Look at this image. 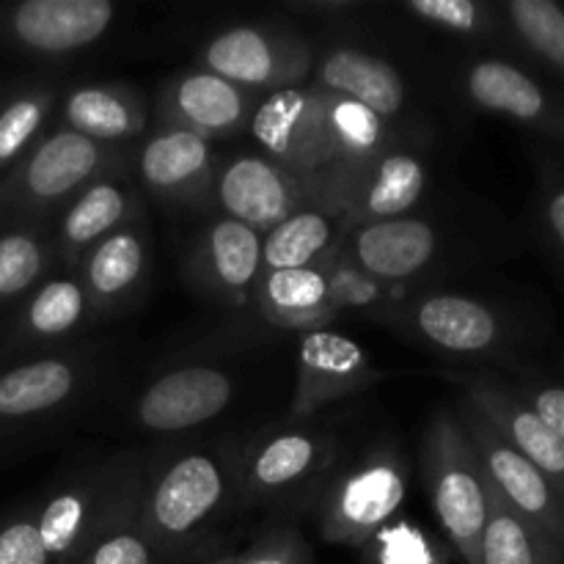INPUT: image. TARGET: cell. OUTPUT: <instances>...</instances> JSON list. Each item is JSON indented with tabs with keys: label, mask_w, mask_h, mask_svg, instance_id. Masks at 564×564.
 Listing matches in <instances>:
<instances>
[{
	"label": "cell",
	"mask_w": 564,
	"mask_h": 564,
	"mask_svg": "<svg viewBox=\"0 0 564 564\" xmlns=\"http://www.w3.org/2000/svg\"><path fill=\"white\" fill-rule=\"evenodd\" d=\"M248 135L336 209H345L358 171L397 143L394 127L378 113L308 83L259 97Z\"/></svg>",
	"instance_id": "cell-1"
},
{
	"label": "cell",
	"mask_w": 564,
	"mask_h": 564,
	"mask_svg": "<svg viewBox=\"0 0 564 564\" xmlns=\"http://www.w3.org/2000/svg\"><path fill=\"white\" fill-rule=\"evenodd\" d=\"M240 449L237 441H220L143 457L135 518L169 564L242 512Z\"/></svg>",
	"instance_id": "cell-2"
},
{
	"label": "cell",
	"mask_w": 564,
	"mask_h": 564,
	"mask_svg": "<svg viewBox=\"0 0 564 564\" xmlns=\"http://www.w3.org/2000/svg\"><path fill=\"white\" fill-rule=\"evenodd\" d=\"M127 163L132 158L124 149L94 143L61 124L44 132L0 176V231L50 226L88 182Z\"/></svg>",
	"instance_id": "cell-3"
},
{
	"label": "cell",
	"mask_w": 564,
	"mask_h": 564,
	"mask_svg": "<svg viewBox=\"0 0 564 564\" xmlns=\"http://www.w3.org/2000/svg\"><path fill=\"white\" fill-rule=\"evenodd\" d=\"M141 455H110L86 463L31 501L50 564H72L110 521L130 510L141 488Z\"/></svg>",
	"instance_id": "cell-4"
},
{
	"label": "cell",
	"mask_w": 564,
	"mask_h": 564,
	"mask_svg": "<svg viewBox=\"0 0 564 564\" xmlns=\"http://www.w3.org/2000/svg\"><path fill=\"white\" fill-rule=\"evenodd\" d=\"M422 474L444 543L463 564H479L490 485L457 408H438L430 419Z\"/></svg>",
	"instance_id": "cell-5"
},
{
	"label": "cell",
	"mask_w": 564,
	"mask_h": 564,
	"mask_svg": "<svg viewBox=\"0 0 564 564\" xmlns=\"http://www.w3.org/2000/svg\"><path fill=\"white\" fill-rule=\"evenodd\" d=\"M408 463L397 446L380 444L339 460L314 496L308 516L330 545L361 551L386 523L402 516Z\"/></svg>",
	"instance_id": "cell-6"
},
{
	"label": "cell",
	"mask_w": 564,
	"mask_h": 564,
	"mask_svg": "<svg viewBox=\"0 0 564 564\" xmlns=\"http://www.w3.org/2000/svg\"><path fill=\"white\" fill-rule=\"evenodd\" d=\"M336 463L339 441L312 424V419L264 430L240 449V510H292L306 516Z\"/></svg>",
	"instance_id": "cell-7"
},
{
	"label": "cell",
	"mask_w": 564,
	"mask_h": 564,
	"mask_svg": "<svg viewBox=\"0 0 564 564\" xmlns=\"http://www.w3.org/2000/svg\"><path fill=\"white\" fill-rule=\"evenodd\" d=\"M102 352L91 345L0 367V446L44 433L91 397L102 378Z\"/></svg>",
	"instance_id": "cell-8"
},
{
	"label": "cell",
	"mask_w": 564,
	"mask_h": 564,
	"mask_svg": "<svg viewBox=\"0 0 564 564\" xmlns=\"http://www.w3.org/2000/svg\"><path fill=\"white\" fill-rule=\"evenodd\" d=\"M317 50L297 31L275 22H231L198 50V66L264 97L306 86Z\"/></svg>",
	"instance_id": "cell-9"
},
{
	"label": "cell",
	"mask_w": 564,
	"mask_h": 564,
	"mask_svg": "<svg viewBox=\"0 0 564 564\" xmlns=\"http://www.w3.org/2000/svg\"><path fill=\"white\" fill-rule=\"evenodd\" d=\"M394 328L430 350L463 358L507 356L512 325L505 312L466 292H422L397 312Z\"/></svg>",
	"instance_id": "cell-10"
},
{
	"label": "cell",
	"mask_w": 564,
	"mask_h": 564,
	"mask_svg": "<svg viewBox=\"0 0 564 564\" xmlns=\"http://www.w3.org/2000/svg\"><path fill=\"white\" fill-rule=\"evenodd\" d=\"M91 325V306L77 275L50 273L0 317V367L77 345V336Z\"/></svg>",
	"instance_id": "cell-11"
},
{
	"label": "cell",
	"mask_w": 564,
	"mask_h": 564,
	"mask_svg": "<svg viewBox=\"0 0 564 564\" xmlns=\"http://www.w3.org/2000/svg\"><path fill=\"white\" fill-rule=\"evenodd\" d=\"M218 152L209 141L176 127H154L132 158L138 187L180 213L213 209Z\"/></svg>",
	"instance_id": "cell-12"
},
{
	"label": "cell",
	"mask_w": 564,
	"mask_h": 564,
	"mask_svg": "<svg viewBox=\"0 0 564 564\" xmlns=\"http://www.w3.org/2000/svg\"><path fill=\"white\" fill-rule=\"evenodd\" d=\"M237 394L235 375L207 361H187L154 375L135 394L132 424L154 435H182L218 419Z\"/></svg>",
	"instance_id": "cell-13"
},
{
	"label": "cell",
	"mask_w": 564,
	"mask_h": 564,
	"mask_svg": "<svg viewBox=\"0 0 564 564\" xmlns=\"http://www.w3.org/2000/svg\"><path fill=\"white\" fill-rule=\"evenodd\" d=\"M319 202L312 187L259 149L218 158L213 209L264 235L303 204Z\"/></svg>",
	"instance_id": "cell-14"
},
{
	"label": "cell",
	"mask_w": 564,
	"mask_h": 564,
	"mask_svg": "<svg viewBox=\"0 0 564 564\" xmlns=\"http://www.w3.org/2000/svg\"><path fill=\"white\" fill-rule=\"evenodd\" d=\"M391 375L375 367L372 356L352 336L317 328L297 336L295 391L290 422H306L334 402L350 400Z\"/></svg>",
	"instance_id": "cell-15"
},
{
	"label": "cell",
	"mask_w": 564,
	"mask_h": 564,
	"mask_svg": "<svg viewBox=\"0 0 564 564\" xmlns=\"http://www.w3.org/2000/svg\"><path fill=\"white\" fill-rule=\"evenodd\" d=\"M460 94L482 113L505 116L564 147V91L501 55H471L457 72Z\"/></svg>",
	"instance_id": "cell-16"
},
{
	"label": "cell",
	"mask_w": 564,
	"mask_h": 564,
	"mask_svg": "<svg viewBox=\"0 0 564 564\" xmlns=\"http://www.w3.org/2000/svg\"><path fill=\"white\" fill-rule=\"evenodd\" d=\"M262 273V235L226 215L215 213L187 248L185 275L193 290L231 312H251Z\"/></svg>",
	"instance_id": "cell-17"
},
{
	"label": "cell",
	"mask_w": 564,
	"mask_h": 564,
	"mask_svg": "<svg viewBox=\"0 0 564 564\" xmlns=\"http://www.w3.org/2000/svg\"><path fill=\"white\" fill-rule=\"evenodd\" d=\"M110 0H22L0 6V42L28 55L61 58L94 47L116 25Z\"/></svg>",
	"instance_id": "cell-18"
},
{
	"label": "cell",
	"mask_w": 564,
	"mask_h": 564,
	"mask_svg": "<svg viewBox=\"0 0 564 564\" xmlns=\"http://www.w3.org/2000/svg\"><path fill=\"white\" fill-rule=\"evenodd\" d=\"M138 218H147V204L132 174V163L105 171L88 182L50 224L55 268L75 270L83 253Z\"/></svg>",
	"instance_id": "cell-19"
},
{
	"label": "cell",
	"mask_w": 564,
	"mask_h": 564,
	"mask_svg": "<svg viewBox=\"0 0 564 564\" xmlns=\"http://www.w3.org/2000/svg\"><path fill=\"white\" fill-rule=\"evenodd\" d=\"M257 94L235 86L215 72L191 66L160 86L154 116L160 127L193 132L215 147L218 141L248 135Z\"/></svg>",
	"instance_id": "cell-20"
},
{
	"label": "cell",
	"mask_w": 564,
	"mask_h": 564,
	"mask_svg": "<svg viewBox=\"0 0 564 564\" xmlns=\"http://www.w3.org/2000/svg\"><path fill=\"white\" fill-rule=\"evenodd\" d=\"M152 226L147 218L132 220L83 253L72 273L86 292L94 325L124 317L143 301L152 275Z\"/></svg>",
	"instance_id": "cell-21"
},
{
	"label": "cell",
	"mask_w": 564,
	"mask_h": 564,
	"mask_svg": "<svg viewBox=\"0 0 564 564\" xmlns=\"http://www.w3.org/2000/svg\"><path fill=\"white\" fill-rule=\"evenodd\" d=\"M457 411H460V419L466 424L474 449H477L490 488L518 516L527 518L529 523H534L549 538L564 545V496L554 488V482L534 463H529L521 452L512 449L479 413H474L468 405H460Z\"/></svg>",
	"instance_id": "cell-22"
},
{
	"label": "cell",
	"mask_w": 564,
	"mask_h": 564,
	"mask_svg": "<svg viewBox=\"0 0 564 564\" xmlns=\"http://www.w3.org/2000/svg\"><path fill=\"white\" fill-rule=\"evenodd\" d=\"M339 248L356 268L391 286H408L433 270L444 251V235L422 215L347 226Z\"/></svg>",
	"instance_id": "cell-23"
},
{
	"label": "cell",
	"mask_w": 564,
	"mask_h": 564,
	"mask_svg": "<svg viewBox=\"0 0 564 564\" xmlns=\"http://www.w3.org/2000/svg\"><path fill=\"white\" fill-rule=\"evenodd\" d=\"M301 512H240L231 523L171 564H314Z\"/></svg>",
	"instance_id": "cell-24"
},
{
	"label": "cell",
	"mask_w": 564,
	"mask_h": 564,
	"mask_svg": "<svg viewBox=\"0 0 564 564\" xmlns=\"http://www.w3.org/2000/svg\"><path fill=\"white\" fill-rule=\"evenodd\" d=\"M463 389V405L485 419L512 449L540 468L564 496V441L529 405H523L510 383L485 372L455 375Z\"/></svg>",
	"instance_id": "cell-25"
},
{
	"label": "cell",
	"mask_w": 564,
	"mask_h": 564,
	"mask_svg": "<svg viewBox=\"0 0 564 564\" xmlns=\"http://www.w3.org/2000/svg\"><path fill=\"white\" fill-rule=\"evenodd\" d=\"M308 86L364 105L380 119H400L408 110V86L394 64L358 44H328L314 53Z\"/></svg>",
	"instance_id": "cell-26"
},
{
	"label": "cell",
	"mask_w": 564,
	"mask_h": 564,
	"mask_svg": "<svg viewBox=\"0 0 564 564\" xmlns=\"http://www.w3.org/2000/svg\"><path fill=\"white\" fill-rule=\"evenodd\" d=\"M427 165L413 149L389 147L364 165L345 196V226L413 215L427 191Z\"/></svg>",
	"instance_id": "cell-27"
},
{
	"label": "cell",
	"mask_w": 564,
	"mask_h": 564,
	"mask_svg": "<svg viewBox=\"0 0 564 564\" xmlns=\"http://www.w3.org/2000/svg\"><path fill=\"white\" fill-rule=\"evenodd\" d=\"M61 127L77 132L102 147L124 149L143 138L149 127V110L141 91L130 83H83L61 94Z\"/></svg>",
	"instance_id": "cell-28"
},
{
	"label": "cell",
	"mask_w": 564,
	"mask_h": 564,
	"mask_svg": "<svg viewBox=\"0 0 564 564\" xmlns=\"http://www.w3.org/2000/svg\"><path fill=\"white\" fill-rule=\"evenodd\" d=\"M251 312L275 330L308 334L330 328L339 314L330 306L328 281L319 264L295 270H264L253 290Z\"/></svg>",
	"instance_id": "cell-29"
},
{
	"label": "cell",
	"mask_w": 564,
	"mask_h": 564,
	"mask_svg": "<svg viewBox=\"0 0 564 564\" xmlns=\"http://www.w3.org/2000/svg\"><path fill=\"white\" fill-rule=\"evenodd\" d=\"M341 209L323 202H308L262 235L264 270L314 268L323 262L345 235Z\"/></svg>",
	"instance_id": "cell-30"
},
{
	"label": "cell",
	"mask_w": 564,
	"mask_h": 564,
	"mask_svg": "<svg viewBox=\"0 0 564 564\" xmlns=\"http://www.w3.org/2000/svg\"><path fill=\"white\" fill-rule=\"evenodd\" d=\"M479 564H564V545L518 516L490 488L488 518L479 540Z\"/></svg>",
	"instance_id": "cell-31"
},
{
	"label": "cell",
	"mask_w": 564,
	"mask_h": 564,
	"mask_svg": "<svg viewBox=\"0 0 564 564\" xmlns=\"http://www.w3.org/2000/svg\"><path fill=\"white\" fill-rule=\"evenodd\" d=\"M55 270L50 226H17L0 231V317Z\"/></svg>",
	"instance_id": "cell-32"
},
{
	"label": "cell",
	"mask_w": 564,
	"mask_h": 564,
	"mask_svg": "<svg viewBox=\"0 0 564 564\" xmlns=\"http://www.w3.org/2000/svg\"><path fill=\"white\" fill-rule=\"evenodd\" d=\"M499 6L507 39L564 80V9L554 0H507Z\"/></svg>",
	"instance_id": "cell-33"
},
{
	"label": "cell",
	"mask_w": 564,
	"mask_h": 564,
	"mask_svg": "<svg viewBox=\"0 0 564 564\" xmlns=\"http://www.w3.org/2000/svg\"><path fill=\"white\" fill-rule=\"evenodd\" d=\"M61 102L55 83H25L0 99V176L44 135V124Z\"/></svg>",
	"instance_id": "cell-34"
},
{
	"label": "cell",
	"mask_w": 564,
	"mask_h": 564,
	"mask_svg": "<svg viewBox=\"0 0 564 564\" xmlns=\"http://www.w3.org/2000/svg\"><path fill=\"white\" fill-rule=\"evenodd\" d=\"M319 268L328 281L330 306L336 314H361L375 323L391 325L397 312L405 306V301L394 295V292H400V286L383 284V281L364 273L345 257L339 246L319 262Z\"/></svg>",
	"instance_id": "cell-35"
},
{
	"label": "cell",
	"mask_w": 564,
	"mask_h": 564,
	"mask_svg": "<svg viewBox=\"0 0 564 564\" xmlns=\"http://www.w3.org/2000/svg\"><path fill=\"white\" fill-rule=\"evenodd\" d=\"M413 22L466 42H501L507 39L499 6L485 0H408L400 6Z\"/></svg>",
	"instance_id": "cell-36"
},
{
	"label": "cell",
	"mask_w": 564,
	"mask_h": 564,
	"mask_svg": "<svg viewBox=\"0 0 564 564\" xmlns=\"http://www.w3.org/2000/svg\"><path fill=\"white\" fill-rule=\"evenodd\" d=\"M452 549L405 512L361 549V564H449Z\"/></svg>",
	"instance_id": "cell-37"
},
{
	"label": "cell",
	"mask_w": 564,
	"mask_h": 564,
	"mask_svg": "<svg viewBox=\"0 0 564 564\" xmlns=\"http://www.w3.org/2000/svg\"><path fill=\"white\" fill-rule=\"evenodd\" d=\"M135 505L110 521L72 564H169L138 527Z\"/></svg>",
	"instance_id": "cell-38"
},
{
	"label": "cell",
	"mask_w": 564,
	"mask_h": 564,
	"mask_svg": "<svg viewBox=\"0 0 564 564\" xmlns=\"http://www.w3.org/2000/svg\"><path fill=\"white\" fill-rule=\"evenodd\" d=\"M0 564H50L31 505L0 518Z\"/></svg>",
	"instance_id": "cell-39"
},
{
	"label": "cell",
	"mask_w": 564,
	"mask_h": 564,
	"mask_svg": "<svg viewBox=\"0 0 564 564\" xmlns=\"http://www.w3.org/2000/svg\"><path fill=\"white\" fill-rule=\"evenodd\" d=\"M518 400L532 408L551 430L564 441V383L562 380L529 378L521 383H512Z\"/></svg>",
	"instance_id": "cell-40"
},
{
	"label": "cell",
	"mask_w": 564,
	"mask_h": 564,
	"mask_svg": "<svg viewBox=\"0 0 564 564\" xmlns=\"http://www.w3.org/2000/svg\"><path fill=\"white\" fill-rule=\"evenodd\" d=\"M540 229L556 259L564 264V171H545L540 187Z\"/></svg>",
	"instance_id": "cell-41"
},
{
	"label": "cell",
	"mask_w": 564,
	"mask_h": 564,
	"mask_svg": "<svg viewBox=\"0 0 564 564\" xmlns=\"http://www.w3.org/2000/svg\"><path fill=\"white\" fill-rule=\"evenodd\" d=\"M281 11L317 25H347L369 11L367 0H286Z\"/></svg>",
	"instance_id": "cell-42"
},
{
	"label": "cell",
	"mask_w": 564,
	"mask_h": 564,
	"mask_svg": "<svg viewBox=\"0 0 564 564\" xmlns=\"http://www.w3.org/2000/svg\"><path fill=\"white\" fill-rule=\"evenodd\" d=\"M0 99H3V88H0Z\"/></svg>",
	"instance_id": "cell-43"
}]
</instances>
